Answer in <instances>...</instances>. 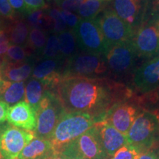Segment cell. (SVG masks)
<instances>
[{
  "label": "cell",
  "mask_w": 159,
  "mask_h": 159,
  "mask_svg": "<svg viewBox=\"0 0 159 159\" xmlns=\"http://www.w3.org/2000/svg\"><path fill=\"white\" fill-rule=\"evenodd\" d=\"M55 91L66 112L85 113L98 122L103 120L115 103L134 97L133 91L125 85L105 77H66Z\"/></svg>",
  "instance_id": "cell-1"
},
{
  "label": "cell",
  "mask_w": 159,
  "mask_h": 159,
  "mask_svg": "<svg viewBox=\"0 0 159 159\" xmlns=\"http://www.w3.org/2000/svg\"><path fill=\"white\" fill-rule=\"evenodd\" d=\"M98 122L85 113H66L61 117L49 139L56 152L83 135Z\"/></svg>",
  "instance_id": "cell-2"
},
{
  "label": "cell",
  "mask_w": 159,
  "mask_h": 159,
  "mask_svg": "<svg viewBox=\"0 0 159 159\" xmlns=\"http://www.w3.org/2000/svg\"><path fill=\"white\" fill-rule=\"evenodd\" d=\"M128 144L139 153L156 149L159 144V119L152 113L142 111L126 135Z\"/></svg>",
  "instance_id": "cell-3"
},
{
  "label": "cell",
  "mask_w": 159,
  "mask_h": 159,
  "mask_svg": "<svg viewBox=\"0 0 159 159\" xmlns=\"http://www.w3.org/2000/svg\"><path fill=\"white\" fill-rule=\"evenodd\" d=\"M108 71L104 55L82 52L64 61L62 77L63 79L72 77L100 78Z\"/></svg>",
  "instance_id": "cell-4"
},
{
  "label": "cell",
  "mask_w": 159,
  "mask_h": 159,
  "mask_svg": "<svg viewBox=\"0 0 159 159\" xmlns=\"http://www.w3.org/2000/svg\"><path fill=\"white\" fill-rule=\"evenodd\" d=\"M66 111L55 90L46 91L37 114V125L34 136L49 140L57 123Z\"/></svg>",
  "instance_id": "cell-5"
},
{
  "label": "cell",
  "mask_w": 159,
  "mask_h": 159,
  "mask_svg": "<svg viewBox=\"0 0 159 159\" xmlns=\"http://www.w3.org/2000/svg\"><path fill=\"white\" fill-rule=\"evenodd\" d=\"M72 30L77 46L83 52L104 55L108 49L97 18L80 19Z\"/></svg>",
  "instance_id": "cell-6"
},
{
  "label": "cell",
  "mask_w": 159,
  "mask_h": 159,
  "mask_svg": "<svg viewBox=\"0 0 159 159\" xmlns=\"http://www.w3.org/2000/svg\"><path fill=\"white\" fill-rule=\"evenodd\" d=\"M108 47L132 39L136 30L121 19L114 10H105L97 17Z\"/></svg>",
  "instance_id": "cell-7"
},
{
  "label": "cell",
  "mask_w": 159,
  "mask_h": 159,
  "mask_svg": "<svg viewBox=\"0 0 159 159\" xmlns=\"http://www.w3.org/2000/svg\"><path fill=\"white\" fill-rule=\"evenodd\" d=\"M34 133L16 128L10 123L0 124V157L16 159L34 138Z\"/></svg>",
  "instance_id": "cell-8"
},
{
  "label": "cell",
  "mask_w": 159,
  "mask_h": 159,
  "mask_svg": "<svg viewBox=\"0 0 159 159\" xmlns=\"http://www.w3.org/2000/svg\"><path fill=\"white\" fill-rule=\"evenodd\" d=\"M142 111L136 98L133 97L131 99L115 103L105 114L102 121L126 136L135 119Z\"/></svg>",
  "instance_id": "cell-9"
},
{
  "label": "cell",
  "mask_w": 159,
  "mask_h": 159,
  "mask_svg": "<svg viewBox=\"0 0 159 159\" xmlns=\"http://www.w3.org/2000/svg\"><path fill=\"white\" fill-rule=\"evenodd\" d=\"M132 42L137 56L150 58L159 55V21L158 19L142 24L135 32Z\"/></svg>",
  "instance_id": "cell-10"
},
{
  "label": "cell",
  "mask_w": 159,
  "mask_h": 159,
  "mask_svg": "<svg viewBox=\"0 0 159 159\" xmlns=\"http://www.w3.org/2000/svg\"><path fill=\"white\" fill-rule=\"evenodd\" d=\"M136 55L130 39L111 46L107 49L104 57L109 71L116 74H124L132 69Z\"/></svg>",
  "instance_id": "cell-11"
},
{
  "label": "cell",
  "mask_w": 159,
  "mask_h": 159,
  "mask_svg": "<svg viewBox=\"0 0 159 159\" xmlns=\"http://www.w3.org/2000/svg\"><path fill=\"white\" fill-rule=\"evenodd\" d=\"M71 143L80 159H111L102 148L95 124Z\"/></svg>",
  "instance_id": "cell-12"
},
{
  "label": "cell",
  "mask_w": 159,
  "mask_h": 159,
  "mask_svg": "<svg viewBox=\"0 0 159 159\" xmlns=\"http://www.w3.org/2000/svg\"><path fill=\"white\" fill-rule=\"evenodd\" d=\"M134 83L139 92L145 94L159 87V55L142 64L134 72Z\"/></svg>",
  "instance_id": "cell-13"
},
{
  "label": "cell",
  "mask_w": 159,
  "mask_h": 159,
  "mask_svg": "<svg viewBox=\"0 0 159 159\" xmlns=\"http://www.w3.org/2000/svg\"><path fill=\"white\" fill-rule=\"evenodd\" d=\"M63 60L46 59L35 67L32 77L41 81L49 90H55L63 79Z\"/></svg>",
  "instance_id": "cell-14"
},
{
  "label": "cell",
  "mask_w": 159,
  "mask_h": 159,
  "mask_svg": "<svg viewBox=\"0 0 159 159\" xmlns=\"http://www.w3.org/2000/svg\"><path fill=\"white\" fill-rule=\"evenodd\" d=\"M7 121L16 128L34 133L37 125L36 111L27 102L21 101L10 107Z\"/></svg>",
  "instance_id": "cell-15"
},
{
  "label": "cell",
  "mask_w": 159,
  "mask_h": 159,
  "mask_svg": "<svg viewBox=\"0 0 159 159\" xmlns=\"http://www.w3.org/2000/svg\"><path fill=\"white\" fill-rule=\"evenodd\" d=\"M95 125L98 130L102 148L110 158H112L117 150L128 144L125 135L122 134L105 121L95 123Z\"/></svg>",
  "instance_id": "cell-16"
},
{
  "label": "cell",
  "mask_w": 159,
  "mask_h": 159,
  "mask_svg": "<svg viewBox=\"0 0 159 159\" xmlns=\"http://www.w3.org/2000/svg\"><path fill=\"white\" fill-rule=\"evenodd\" d=\"M142 8V0H115L113 10L135 30L137 25L141 24Z\"/></svg>",
  "instance_id": "cell-17"
},
{
  "label": "cell",
  "mask_w": 159,
  "mask_h": 159,
  "mask_svg": "<svg viewBox=\"0 0 159 159\" xmlns=\"http://www.w3.org/2000/svg\"><path fill=\"white\" fill-rule=\"evenodd\" d=\"M56 153L50 141L34 137L16 159H49Z\"/></svg>",
  "instance_id": "cell-18"
},
{
  "label": "cell",
  "mask_w": 159,
  "mask_h": 159,
  "mask_svg": "<svg viewBox=\"0 0 159 159\" xmlns=\"http://www.w3.org/2000/svg\"><path fill=\"white\" fill-rule=\"evenodd\" d=\"M33 61L30 59L22 62L12 63L3 58L1 77L9 82H24L33 72Z\"/></svg>",
  "instance_id": "cell-19"
},
{
  "label": "cell",
  "mask_w": 159,
  "mask_h": 159,
  "mask_svg": "<svg viewBox=\"0 0 159 159\" xmlns=\"http://www.w3.org/2000/svg\"><path fill=\"white\" fill-rule=\"evenodd\" d=\"M25 82H9L0 79V101L14 105L25 98Z\"/></svg>",
  "instance_id": "cell-20"
},
{
  "label": "cell",
  "mask_w": 159,
  "mask_h": 159,
  "mask_svg": "<svg viewBox=\"0 0 159 159\" xmlns=\"http://www.w3.org/2000/svg\"><path fill=\"white\" fill-rule=\"evenodd\" d=\"M11 21L6 30L4 29L8 35L11 44L25 47L28 41L29 25L24 19L17 18Z\"/></svg>",
  "instance_id": "cell-21"
},
{
  "label": "cell",
  "mask_w": 159,
  "mask_h": 159,
  "mask_svg": "<svg viewBox=\"0 0 159 159\" xmlns=\"http://www.w3.org/2000/svg\"><path fill=\"white\" fill-rule=\"evenodd\" d=\"M47 89L39 80L32 78L25 85V102L36 111Z\"/></svg>",
  "instance_id": "cell-22"
},
{
  "label": "cell",
  "mask_w": 159,
  "mask_h": 159,
  "mask_svg": "<svg viewBox=\"0 0 159 159\" xmlns=\"http://www.w3.org/2000/svg\"><path fill=\"white\" fill-rule=\"evenodd\" d=\"M57 38H58L60 52L63 60L64 58L67 60L77 54V47L78 46L73 30L63 31L59 33Z\"/></svg>",
  "instance_id": "cell-23"
},
{
  "label": "cell",
  "mask_w": 159,
  "mask_h": 159,
  "mask_svg": "<svg viewBox=\"0 0 159 159\" xmlns=\"http://www.w3.org/2000/svg\"><path fill=\"white\" fill-rule=\"evenodd\" d=\"M47 41V34L45 31L38 28H32L29 33L28 41L25 47L30 56L35 53L41 55Z\"/></svg>",
  "instance_id": "cell-24"
},
{
  "label": "cell",
  "mask_w": 159,
  "mask_h": 159,
  "mask_svg": "<svg viewBox=\"0 0 159 159\" xmlns=\"http://www.w3.org/2000/svg\"><path fill=\"white\" fill-rule=\"evenodd\" d=\"M135 98L142 111L152 113L159 119V87Z\"/></svg>",
  "instance_id": "cell-25"
},
{
  "label": "cell",
  "mask_w": 159,
  "mask_h": 159,
  "mask_svg": "<svg viewBox=\"0 0 159 159\" xmlns=\"http://www.w3.org/2000/svg\"><path fill=\"white\" fill-rule=\"evenodd\" d=\"M27 24L32 28H38L43 31L53 30L54 21L43 10L30 12L27 14Z\"/></svg>",
  "instance_id": "cell-26"
},
{
  "label": "cell",
  "mask_w": 159,
  "mask_h": 159,
  "mask_svg": "<svg viewBox=\"0 0 159 159\" xmlns=\"http://www.w3.org/2000/svg\"><path fill=\"white\" fill-rule=\"evenodd\" d=\"M104 7L103 0H85L77 12L82 19H93L98 16Z\"/></svg>",
  "instance_id": "cell-27"
},
{
  "label": "cell",
  "mask_w": 159,
  "mask_h": 159,
  "mask_svg": "<svg viewBox=\"0 0 159 159\" xmlns=\"http://www.w3.org/2000/svg\"><path fill=\"white\" fill-rule=\"evenodd\" d=\"M43 58L63 60L60 52L58 38L56 35H52L47 39V43L41 53Z\"/></svg>",
  "instance_id": "cell-28"
},
{
  "label": "cell",
  "mask_w": 159,
  "mask_h": 159,
  "mask_svg": "<svg viewBox=\"0 0 159 159\" xmlns=\"http://www.w3.org/2000/svg\"><path fill=\"white\" fill-rule=\"evenodd\" d=\"M30 55L25 47L11 45L3 58L9 62L18 63L27 61L30 59Z\"/></svg>",
  "instance_id": "cell-29"
},
{
  "label": "cell",
  "mask_w": 159,
  "mask_h": 159,
  "mask_svg": "<svg viewBox=\"0 0 159 159\" xmlns=\"http://www.w3.org/2000/svg\"><path fill=\"white\" fill-rule=\"evenodd\" d=\"M139 155L136 149L128 144L117 150L111 159H138Z\"/></svg>",
  "instance_id": "cell-30"
},
{
  "label": "cell",
  "mask_w": 159,
  "mask_h": 159,
  "mask_svg": "<svg viewBox=\"0 0 159 159\" xmlns=\"http://www.w3.org/2000/svg\"><path fill=\"white\" fill-rule=\"evenodd\" d=\"M48 15L54 21V27L53 31L55 33H61L63 32L66 28V25L63 21L62 16H61V11L57 8H52L49 11Z\"/></svg>",
  "instance_id": "cell-31"
},
{
  "label": "cell",
  "mask_w": 159,
  "mask_h": 159,
  "mask_svg": "<svg viewBox=\"0 0 159 159\" xmlns=\"http://www.w3.org/2000/svg\"><path fill=\"white\" fill-rule=\"evenodd\" d=\"M0 16L11 21L17 18L16 12L10 5L8 0H0Z\"/></svg>",
  "instance_id": "cell-32"
},
{
  "label": "cell",
  "mask_w": 159,
  "mask_h": 159,
  "mask_svg": "<svg viewBox=\"0 0 159 159\" xmlns=\"http://www.w3.org/2000/svg\"><path fill=\"white\" fill-rule=\"evenodd\" d=\"M85 0H64L57 4L62 10L69 12H75L78 11L79 7Z\"/></svg>",
  "instance_id": "cell-33"
},
{
  "label": "cell",
  "mask_w": 159,
  "mask_h": 159,
  "mask_svg": "<svg viewBox=\"0 0 159 159\" xmlns=\"http://www.w3.org/2000/svg\"><path fill=\"white\" fill-rule=\"evenodd\" d=\"M60 11H61V16H62L63 21H65L66 25L69 27H72V28H75L79 23L80 19L71 12L64 11V10H61V11L60 10Z\"/></svg>",
  "instance_id": "cell-34"
},
{
  "label": "cell",
  "mask_w": 159,
  "mask_h": 159,
  "mask_svg": "<svg viewBox=\"0 0 159 159\" xmlns=\"http://www.w3.org/2000/svg\"><path fill=\"white\" fill-rule=\"evenodd\" d=\"M27 13L30 12L46 9L47 7L44 0H24Z\"/></svg>",
  "instance_id": "cell-35"
},
{
  "label": "cell",
  "mask_w": 159,
  "mask_h": 159,
  "mask_svg": "<svg viewBox=\"0 0 159 159\" xmlns=\"http://www.w3.org/2000/svg\"><path fill=\"white\" fill-rule=\"evenodd\" d=\"M8 35L5 30L0 31V56L4 57L11 47Z\"/></svg>",
  "instance_id": "cell-36"
},
{
  "label": "cell",
  "mask_w": 159,
  "mask_h": 159,
  "mask_svg": "<svg viewBox=\"0 0 159 159\" xmlns=\"http://www.w3.org/2000/svg\"><path fill=\"white\" fill-rule=\"evenodd\" d=\"M8 1L14 11L22 14H27V11L24 0H8Z\"/></svg>",
  "instance_id": "cell-37"
},
{
  "label": "cell",
  "mask_w": 159,
  "mask_h": 159,
  "mask_svg": "<svg viewBox=\"0 0 159 159\" xmlns=\"http://www.w3.org/2000/svg\"><path fill=\"white\" fill-rule=\"evenodd\" d=\"M138 159H159V150L152 149L139 155Z\"/></svg>",
  "instance_id": "cell-38"
},
{
  "label": "cell",
  "mask_w": 159,
  "mask_h": 159,
  "mask_svg": "<svg viewBox=\"0 0 159 159\" xmlns=\"http://www.w3.org/2000/svg\"><path fill=\"white\" fill-rule=\"evenodd\" d=\"M9 108L8 105L0 101V124L3 123L5 119H7V114Z\"/></svg>",
  "instance_id": "cell-39"
},
{
  "label": "cell",
  "mask_w": 159,
  "mask_h": 159,
  "mask_svg": "<svg viewBox=\"0 0 159 159\" xmlns=\"http://www.w3.org/2000/svg\"><path fill=\"white\" fill-rule=\"evenodd\" d=\"M153 8L156 12H159V0H153Z\"/></svg>",
  "instance_id": "cell-40"
},
{
  "label": "cell",
  "mask_w": 159,
  "mask_h": 159,
  "mask_svg": "<svg viewBox=\"0 0 159 159\" xmlns=\"http://www.w3.org/2000/svg\"><path fill=\"white\" fill-rule=\"evenodd\" d=\"M3 65V57L0 56V77H1V71H2V68Z\"/></svg>",
  "instance_id": "cell-41"
},
{
  "label": "cell",
  "mask_w": 159,
  "mask_h": 159,
  "mask_svg": "<svg viewBox=\"0 0 159 159\" xmlns=\"http://www.w3.org/2000/svg\"><path fill=\"white\" fill-rule=\"evenodd\" d=\"M3 28H2V20L0 19V31L3 30Z\"/></svg>",
  "instance_id": "cell-42"
},
{
  "label": "cell",
  "mask_w": 159,
  "mask_h": 159,
  "mask_svg": "<svg viewBox=\"0 0 159 159\" xmlns=\"http://www.w3.org/2000/svg\"><path fill=\"white\" fill-rule=\"evenodd\" d=\"M55 1H56V3H57V4H58V3L64 1V0H55Z\"/></svg>",
  "instance_id": "cell-43"
},
{
  "label": "cell",
  "mask_w": 159,
  "mask_h": 159,
  "mask_svg": "<svg viewBox=\"0 0 159 159\" xmlns=\"http://www.w3.org/2000/svg\"><path fill=\"white\" fill-rule=\"evenodd\" d=\"M0 159H3L2 158H1V157H0Z\"/></svg>",
  "instance_id": "cell-44"
},
{
  "label": "cell",
  "mask_w": 159,
  "mask_h": 159,
  "mask_svg": "<svg viewBox=\"0 0 159 159\" xmlns=\"http://www.w3.org/2000/svg\"><path fill=\"white\" fill-rule=\"evenodd\" d=\"M47 1H49H49H51V0H47Z\"/></svg>",
  "instance_id": "cell-45"
}]
</instances>
